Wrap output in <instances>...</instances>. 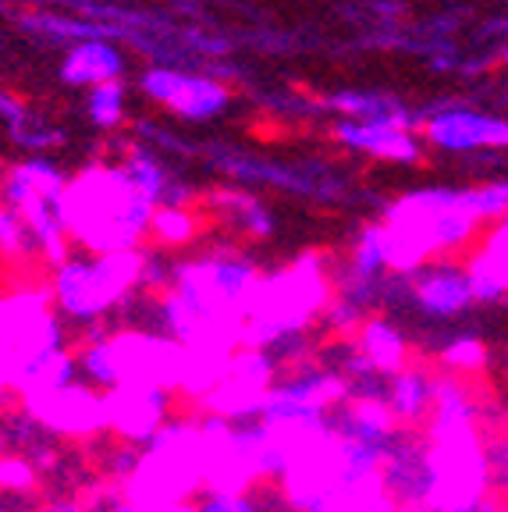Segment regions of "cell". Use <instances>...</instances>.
Listing matches in <instances>:
<instances>
[{
	"instance_id": "6da1fadb",
	"label": "cell",
	"mask_w": 508,
	"mask_h": 512,
	"mask_svg": "<svg viewBox=\"0 0 508 512\" xmlns=\"http://www.w3.org/2000/svg\"><path fill=\"white\" fill-rule=\"evenodd\" d=\"M157 203L146 196L125 164H86L68 178L64 189V224L75 246L93 253L139 249L150 235Z\"/></svg>"
},
{
	"instance_id": "7a4b0ae2",
	"label": "cell",
	"mask_w": 508,
	"mask_h": 512,
	"mask_svg": "<svg viewBox=\"0 0 508 512\" xmlns=\"http://www.w3.org/2000/svg\"><path fill=\"white\" fill-rule=\"evenodd\" d=\"M487 221L480 189H416L395 200L384 214L391 271H413L434 256H445L473 239Z\"/></svg>"
},
{
	"instance_id": "3957f363",
	"label": "cell",
	"mask_w": 508,
	"mask_h": 512,
	"mask_svg": "<svg viewBox=\"0 0 508 512\" xmlns=\"http://www.w3.org/2000/svg\"><path fill=\"white\" fill-rule=\"evenodd\" d=\"M143 271V249H125V253L79 249V253H68L61 264H54V285H50L54 310L68 324L89 328L96 320H104L128 292L143 285Z\"/></svg>"
},
{
	"instance_id": "277c9868",
	"label": "cell",
	"mask_w": 508,
	"mask_h": 512,
	"mask_svg": "<svg viewBox=\"0 0 508 512\" xmlns=\"http://www.w3.org/2000/svg\"><path fill=\"white\" fill-rule=\"evenodd\" d=\"M64 189L68 178L47 157L18 160L0 178V203L22 217L32 246L47 264H61L72 253V235L64 224Z\"/></svg>"
},
{
	"instance_id": "5b68a950",
	"label": "cell",
	"mask_w": 508,
	"mask_h": 512,
	"mask_svg": "<svg viewBox=\"0 0 508 512\" xmlns=\"http://www.w3.org/2000/svg\"><path fill=\"white\" fill-rule=\"evenodd\" d=\"M139 89L146 100L160 104L175 118L192 121V125H207V121L221 118L231 104V89L224 82L210 79V75H189L182 68H167V64H153L139 75Z\"/></svg>"
},
{
	"instance_id": "8992f818",
	"label": "cell",
	"mask_w": 508,
	"mask_h": 512,
	"mask_svg": "<svg viewBox=\"0 0 508 512\" xmlns=\"http://www.w3.org/2000/svg\"><path fill=\"white\" fill-rule=\"evenodd\" d=\"M423 136L445 153L508 150V118L473 107H441L434 114H423Z\"/></svg>"
},
{
	"instance_id": "52a82bcc",
	"label": "cell",
	"mask_w": 508,
	"mask_h": 512,
	"mask_svg": "<svg viewBox=\"0 0 508 512\" xmlns=\"http://www.w3.org/2000/svg\"><path fill=\"white\" fill-rule=\"evenodd\" d=\"M398 278L405 281V296H409V303L430 320L459 317V313L477 299L473 281H469V271L448 264V260H441V256L413 267V271H402Z\"/></svg>"
},
{
	"instance_id": "ba28073f",
	"label": "cell",
	"mask_w": 508,
	"mask_h": 512,
	"mask_svg": "<svg viewBox=\"0 0 508 512\" xmlns=\"http://www.w3.org/2000/svg\"><path fill=\"white\" fill-rule=\"evenodd\" d=\"M420 128L398 125L384 118H338L334 121V139L352 153L363 157L391 160V164H416L423 157V143L416 136Z\"/></svg>"
},
{
	"instance_id": "9c48e42d",
	"label": "cell",
	"mask_w": 508,
	"mask_h": 512,
	"mask_svg": "<svg viewBox=\"0 0 508 512\" xmlns=\"http://www.w3.org/2000/svg\"><path fill=\"white\" fill-rule=\"evenodd\" d=\"M125 75V54L107 40L75 43L61 61V82L75 89H93L100 82H114Z\"/></svg>"
},
{
	"instance_id": "30bf717a",
	"label": "cell",
	"mask_w": 508,
	"mask_h": 512,
	"mask_svg": "<svg viewBox=\"0 0 508 512\" xmlns=\"http://www.w3.org/2000/svg\"><path fill=\"white\" fill-rule=\"evenodd\" d=\"M437 388L441 384L430 381V374L423 370H391L388 377V392H384V406L395 420L402 424H420L423 416L437 406Z\"/></svg>"
},
{
	"instance_id": "8fae6325",
	"label": "cell",
	"mask_w": 508,
	"mask_h": 512,
	"mask_svg": "<svg viewBox=\"0 0 508 512\" xmlns=\"http://www.w3.org/2000/svg\"><path fill=\"white\" fill-rule=\"evenodd\" d=\"M210 207H214V214L228 224L231 232L246 235V239H270L274 228H278L274 210L263 200H256V196H249V192H235V189L214 192Z\"/></svg>"
},
{
	"instance_id": "7c38bea8",
	"label": "cell",
	"mask_w": 508,
	"mask_h": 512,
	"mask_svg": "<svg viewBox=\"0 0 508 512\" xmlns=\"http://www.w3.org/2000/svg\"><path fill=\"white\" fill-rule=\"evenodd\" d=\"M327 107L342 114V118H384L398 121V125L423 128V114L409 111V107L391 93H377V89H345V93L327 96Z\"/></svg>"
},
{
	"instance_id": "4fadbf2b",
	"label": "cell",
	"mask_w": 508,
	"mask_h": 512,
	"mask_svg": "<svg viewBox=\"0 0 508 512\" xmlns=\"http://www.w3.org/2000/svg\"><path fill=\"white\" fill-rule=\"evenodd\" d=\"M121 164H125L128 175L135 178V185H139V189H143L157 207H164V203H189L192 200V192L185 189V185L178 182L164 164H160L157 153H150L146 146L128 150Z\"/></svg>"
},
{
	"instance_id": "5bb4252c",
	"label": "cell",
	"mask_w": 508,
	"mask_h": 512,
	"mask_svg": "<svg viewBox=\"0 0 508 512\" xmlns=\"http://www.w3.org/2000/svg\"><path fill=\"white\" fill-rule=\"evenodd\" d=\"M359 352H363L370 363H377L381 370H398L405 360L402 328L388 317H366L363 324H359Z\"/></svg>"
},
{
	"instance_id": "9a60e30c",
	"label": "cell",
	"mask_w": 508,
	"mask_h": 512,
	"mask_svg": "<svg viewBox=\"0 0 508 512\" xmlns=\"http://www.w3.org/2000/svg\"><path fill=\"white\" fill-rule=\"evenodd\" d=\"M199 232V217L189 210V203H164V207L153 210L150 221V239L157 246H189Z\"/></svg>"
},
{
	"instance_id": "2e32d148",
	"label": "cell",
	"mask_w": 508,
	"mask_h": 512,
	"mask_svg": "<svg viewBox=\"0 0 508 512\" xmlns=\"http://www.w3.org/2000/svg\"><path fill=\"white\" fill-rule=\"evenodd\" d=\"M125 107H128V89L121 79L100 82V86H93L86 96L89 121H93L96 128H104V132H111V128H118L121 121H125Z\"/></svg>"
},
{
	"instance_id": "e0dca14e",
	"label": "cell",
	"mask_w": 508,
	"mask_h": 512,
	"mask_svg": "<svg viewBox=\"0 0 508 512\" xmlns=\"http://www.w3.org/2000/svg\"><path fill=\"white\" fill-rule=\"evenodd\" d=\"M32 253H36V246H32V235L22 224V217L0 203V256L18 260V256H32Z\"/></svg>"
},
{
	"instance_id": "ac0fdd59",
	"label": "cell",
	"mask_w": 508,
	"mask_h": 512,
	"mask_svg": "<svg viewBox=\"0 0 508 512\" xmlns=\"http://www.w3.org/2000/svg\"><path fill=\"white\" fill-rule=\"evenodd\" d=\"M192 512H263L260 502L246 491H224V488H210L196 498Z\"/></svg>"
},
{
	"instance_id": "d6986e66",
	"label": "cell",
	"mask_w": 508,
	"mask_h": 512,
	"mask_svg": "<svg viewBox=\"0 0 508 512\" xmlns=\"http://www.w3.org/2000/svg\"><path fill=\"white\" fill-rule=\"evenodd\" d=\"M25 488H32V466L15 456L0 459V491L15 495V491H25Z\"/></svg>"
},
{
	"instance_id": "ffe728a7",
	"label": "cell",
	"mask_w": 508,
	"mask_h": 512,
	"mask_svg": "<svg viewBox=\"0 0 508 512\" xmlns=\"http://www.w3.org/2000/svg\"><path fill=\"white\" fill-rule=\"evenodd\" d=\"M40 512H86L79 502H72V498H54V502H47Z\"/></svg>"
},
{
	"instance_id": "44dd1931",
	"label": "cell",
	"mask_w": 508,
	"mask_h": 512,
	"mask_svg": "<svg viewBox=\"0 0 508 512\" xmlns=\"http://www.w3.org/2000/svg\"><path fill=\"white\" fill-rule=\"evenodd\" d=\"M0 512H18V509H15V505H11V502H8V498L0 495Z\"/></svg>"
},
{
	"instance_id": "7402d4cb",
	"label": "cell",
	"mask_w": 508,
	"mask_h": 512,
	"mask_svg": "<svg viewBox=\"0 0 508 512\" xmlns=\"http://www.w3.org/2000/svg\"><path fill=\"white\" fill-rule=\"evenodd\" d=\"M501 57H505V64H508V43H505V50H501Z\"/></svg>"
},
{
	"instance_id": "603a6c76",
	"label": "cell",
	"mask_w": 508,
	"mask_h": 512,
	"mask_svg": "<svg viewBox=\"0 0 508 512\" xmlns=\"http://www.w3.org/2000/svg\"><path fill=\"white\" fill-rule=\"evenodd\" d=\"M0 313H4V299H0Z\"/></svg>"
},
{
	"instance_id": "cb8c5ba5",
	"label": "cell",
	"mask_w": 508,
	"mask_h": 512,
	"mask_svg": "<svg viewBox=\"0 0 508 512\" xmlns=\"http://www.w3.org/2000/svg\"><path fill=\"white\" fill-rule=\"evenodd\" d=\"M0 57H4V54H0Z\"/></svg>"
}]
</instances>
